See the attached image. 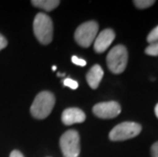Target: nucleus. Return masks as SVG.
<instances>
[{
	"label": "nucleus",
	"instance_id": "obj_1",
	"mask_svg": "<svg viewBox=\"0 0 158 157\" xmlns=\"http://www.w3.org/2000/svg\"><path fill=\"white\" fill-rule=\"evenodd\" d=\"M55 104V97L51 92H40L31 106V114L37 119H44L51 113Z\"/></svg>",
	"mask_w": 158,
	"mask_h": 157
},
{
	"label": "nucleus",
	"instance_id": "obj_2",
	"mask_svg": "<svg viewBox=\"0 0 158 157\" xmlns=\"http://www.w3.org/2000/svg\"><path fill=\"white\" fill-rule=\"evenodd\" d=\"M34 34L37 40L43 45L49 44L53 39V23L48 15L43 12H39L35 16Z\"/></svg>",
	"mask_w": 158,
	"mask_h": 157
},
{
	"label": "nucleus",
	"instance_id": "obj_3",
	"mask_svg": "<svg viewBox=\"0 0 158 157\" xmlns=\"http://www.w3.org/2000/svg\"><path fill=\"white\" fill-rule=\"evenodd\" d=\"M127 59L129 54L127 48L123 45H116L107 54L106 63L110 72L118 75L124 72L127 64Z\"/></svg>",
	"mask_w": 158,
	"mask_h": 157
},
{
	"label": "nucleus",
	"instance_id": "obj_4",
	"mask_svg": "<svg viewBox=\"0 0 158 157\" xmlns=\"http://www.w3.org/2000/svg\"><path fill=\"white\" fill-rule=\"evenodd\" d=\"M99 26L96 22L89 21L78 27L75 32L76 42L84 48H88L95 41Z\"/></svg>",
	"mask_w": 158,
	"mask_h": 157
},
{
	"label": "nucleus",
	"instance_id": "obj_5",
	"mask_svg": "<svg viewBox=\"0 0 158 157\" xmlns=\"http://www.w3.org/2000/svg\"><path fill=\"white\" fill-rule=\"evenodd\" d=\"M59 145L63 157H79L81 152L80 135L75 130H69L60 137Z\"/></svg>",
	"mask_w": 158,
	"mask_h": 157
},
{
	"label": "nucleus",
	"instance_id": "obj_6",
	"mask_svg": "<svg viewBox=\"0 0 158 157\" xmlns=\"http://www.w3.org/2000/svg\"><path fill=\"white\" fill-rule=\"evenodd\" d=\"M142 131V126L137 122H124L115 126L109 133V139L111 141H124L135 138Z\"/></svg>",
	"mask_w": 158,
	"mask_h": 157
},
{
	"label": "nucleus",
	"instance_id": "obj_7",
	"mask_svg": "<svg viewBox=\"0 0 158 157\" xmlns=\"http://www.w3.org/2000/svg\"><path fill=\"white\" fill-rule=\"evenodd\" d=\"M122 111V107L115 101L101 102L94 105L93 113L99 118H116Z\"/></svg>",
	"mask_w": 158,
	"mask_h": 157
},
{
	"label": "nucleus",
	"instance_id": "obj_8",
	"mask_svg": "<svg viewBox=\"0 0 158 157\" xmlns=\"http://www.w3.org/2000/svg\"><path fill=\"white\" fill-rule=\"evenodd\" d=\"M114 38H115V33L113 32V30H103L102 32L99 33V35H97L95 41H94V50L97 53H103L111 45Z\"/></svg>",
	"mask_w": 158,
	"mask_h": 157
},
{
	"label": "nucleus",
	"instance_id": "obj_9",
	"mask_svg": "<svg viewBox=\"0 0 158 157\" xmlns=\"http://www.w3.org/2000/svg\"><path fill=\"white\" fill-rule=\"evenodd\" d=\"M86 119V114L80 108H66L61 114V121L65 126H72L75 123L84 122Z\"/></svg>",
	"mask_w": 158,
	"mask_h": 157
},
{
	"label": "nucleus",
	"instance_id": "obj_10",
	"mask_svg": "<svg viewBox=\"0 0 158 157\" xmlns=\"http://www.w3.org/2000/svg\"><path fill=\"white\" fill-rule=\"evenodd\" d=\"M103 75H104V72L101 66L99 64L93 65L92 68L89 69V72H87V76H86L87 83H88L91 88L95 90L99 87L100 82H101V80L103 78Z\"/></svg>",
	"mask_w": 158,
	"mask_h": 157
},
{
	"label": "nucleus",
	"instance_id": "obj_11",
	"mask_svg": "<svg viewBox=\"0 0 158 157\" xmlns=\"http://www.w3.org/2000/svg\"><path fill=\"white\" fill-rule=\"evenodd\" d=\"M32 4L35 7L44 9L46 11H51L60 4V1L58 0H33Z\"/></svg>",
	"mask_w": 158,
	"mask_h": 157
},
{
	"label": "nucleus",
	"instance_id": "obj_12",
	"mask_svg": "<svg viewBox=\"0 0 158 157\" xmlns=\"http://www.w3.org/2000/svg\"><path fill=\"white\" fill-rule=\"evenodd\" d=\"M155 1L154 0H135L134 1V4L136 5V7L140 8V9H145L152 6Z\"/></svg>",
	"mask_w": 158,
	"mask_h": 157
},
{
	"label": "nucleus",
	"instance_id": "obj_13",
	"mask_svg": "<svg viewBox=\"0 0 158 157\" xmlns=\"http://www.w3.org/2000/svg\"><path fill=\"white\" fill-rule=\"evenodd\" d=\"M147 42L149 44H154L158 42V26L155 27L147 36Z\"/></svg>",
	"mask_w": 158,
	"mask_h": 157
},
{
	"label": "nucleus",
	"instance_id": "obj_14",
	"mask_svg": "<svg viewBox=\"0 0 158 157\" xmlns=\"http://www.w3.org/2000/svg\"><path fill=\"white\" fill-rule=\"evenodd\" d=\"M145 53L150 56H158V42L148 45V47L145 49Z\"/></svg>",
	"mask_w": 158,
	"mask_h": 157
},
{
	"label": "nucleus",
	"instance_id": "obj_15",
	"mask_svg": "<svg viewBox=\"0 0 158 157\" xmlns=\"http://www.w3.org/2000/svg\"><path fill=\"white\" fill-rule=\"evenodd\" d=\"M63 85H64L65 87H69V88L73 89V90H76L79 87L78 82L75 81V80H73V79H70V78L65 79L64 81H63Z\"/></svg>",
	"mask_w": 158,
	"mask_h": 157
},
{
	"label": "nucleus",
	"instance_id": "obj_16",
	"mask_svg": "<svg viewBox=\"0 0 158 157\" xmlns=\"http://www.w3.org/2000/svg\"><path fill=\"white\" fill-rule=\"evenodd\" d=\"M72 61H73V63H75V64L79 65V66H85L87 64L86 60H84V59L78 57V56H73Z\"/></svg>",
	"mask_w": 158,
	"mask_h": 157
},
{
	"label": "nucleus",
	"instance_id": "obj_17",
	"mask_svg": "<svg viewBox=\"0 0 158 157\" xmlns=\"http://www.w3.org/2000/svg\"><path fill=\"white\" fill-rule=\"evenodd\" d=\"M151 155L152 157H158V142L154 143L151 147Z\"/></svg>",
	"mask_w": 158,
	"mask_h": 157
},
{
	"label": "nucleus",
	"instance_id": "obj_18",
	"mask_svg": "<svg viewBox=\"0 0 158 157\" xmlns=\"http://www.w3.org/2000/svg\"><path fill=\"white\" fill-rule=\"evenodd\" d=\"M6 46H7V40L5 39L4 36H2L0 34V51H1L3 48H5Z\"/></svg>",
	"mask_w": 158,
	"mask_h": 157
},
{
	"label": "nucleus",
	"instance_id": "obj_19",
	"mask_svg": "<svg viewBox=\"0 0 158 157\" xmlns=\"http://www.w3.org/2000/svg\"><path fill=\"white\" fill-rule=\"evenodd\" d=\"M9 157H23V155L19 151V150H13V151H11Z\"/></svg>",
	"mask_w": 158,
	"mask_h": 157
},
{
	"label": "nucleus",
	"instance_id": "obj_20",
	"mask_svg": "<svg viewBox=\"0 0 158 157\" xmlns=\"http://www.w3.org/2000/svg\"><path fill=\"white\" fill-rule=\"evenodd\" d=\"M154 112H155V115L157 116V118H158V103L156 104L155 108H154Z\"/></svg>",
	"mask_w": 158,
	"mask_h": 157
}]
</instances>
